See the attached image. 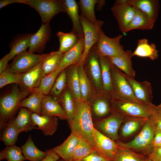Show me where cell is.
<instances>
[{"label": "cell", "mask_w": 161, "mask_h": 161, "mask_svg": "<svg viewBox=\"0 0 161 161\" xmlns=\"http://www.w3.org/2000/svg\"><path fill=\"white\" fill-rule=\"evenodd\" d=\"M75 102V113L73 121L69 124L71 133L87 142L95 149L92 132L94 125L89 102L83 100Z\"/></svg>", "instance_id": "obj_1"}, {"label": "cell", "mask_w": 161, "mask_h": 161, "mask_svg": "<svg viewBox=\"0 0 161 161\" xmlns=\"http://www.w3.org/2000/svg\"><path fill=\"white\" fill-rule=\"evenodd\" d=\"M31 92L18 88L15 84L10 92L4 95L0 99V129L3 130L12 119L20 102Z\"/></svg>", "instance_id": "obj_2"}, {"label": "cell", "mask_w": 161, "mask_h": 161, "mask_svg": "<svg viewBox=\"0 0 161 161\" xmlns=\"http://www.w3.org/2000/svg\"><path fill=\"white\" fill-rule=\"evenodd\" d=\"M156 130V123L151 115L134 139L127 143L118 142L117 143L120 147L147 152L148 154L153 148V141Z\"/></svg>", "instance_id": "obj_3"}, {"label": "cell", "mask_w": 161, "mask_h": 161, "mask_svg": "<svg viewBox=\"0 0 161 161\" xmlns=\"http://www.w3.org/2000/svg\"><path fill=\"white\" fill-rule=\"evenodd\" d=\"M111 96L112 113L125 117L148 118L151 115L152 107L147 108L114 95Z\"/></svg>", "instance_id": "obj_4"}, {"label": "cell", "mask_w": 161, "mask_h": 161, "mask_svg": "<svg viewBox=\"0 0 161 161\" xmlns=\"http://www.w3.org/2000/svg\"><path fill=\"white\" fill-rule=\"evenodd\" d=\"M111 66L112 86V91L111 94L145 107L151 108V107L144 104L136 98L124 73L111 62Z\"/></svg>", "instance_id": "obj_5"}, {"label": "cell", "mask_w": 161, "mask_h": 161, "mask_svg": "<svg viewBox=\"0 0 161 161\" xmlns=\"http://www.w3.org/2000/svg\"><path fill=\"white\" fill-rule=\"evenodd\" d=\"M22 4L30 6L38 12L41 18L42 25L49 24L55 16L65 12L62 0H24Z\"/></svg>", "instance_id": "obj_6"}, {"label": "cell", "mask_w": 161, "mask_h": 161, "mask_svg": "<svg viewBox=\"0 0 161 161\" xmlns=\"http://www.w3.org/2000/svg\"><path fill=\"white\" fill-rule=\"evenodd\" d=\"M80 18L83 32L84 47L81 58L77 64L83 66L90 50L98 41L103 22L100 21L97 24H92L81 14Z\"/></svg>", "instance_id": "obj_7"}, {"label": "cell", "mask_w": 161, "mask_h": 161, "mask_svg": "<svg viewBox=\"0 0 161 161\" xmlns=\"http://www.w3.org/2000/svg\"><path fill=\"white\" fill-rule=\"evenodd\" d=\"M83 66L95 91L103 90L101 70L99 58L94 46L89 53Z\"/></svg>", "instance_id": "obj_8"}, {"label": "cell", "mask_w": 161, "mask_h": 161, "mask_svg": "<svg viewBox=\"0 0 161 161\" xmlns=\"http://www.w3.org/2000/svg\"><path fill=\"white\" fill-rule=\"evenodd\" d=\"M48 54H36L28 51L20 53L14 58L9 70L12 73L22 74L40 64Z\"/></svg>", "instance_id": "obj_9"}, {"label": "cell", "mask_w": 161, "mask_h": 161, "mask_svg": "<svg viewBox=\"0 0 161 161\" xmlns=\"http://www.w3.org/2000/svg\"><path fill=\"white\" fill-rule=\"evenodd\" d=\"M122 37V35H118L110 38L106 35L102 30L98 41L94 47L98 55L102 56L111 57L122 55L125 52L120 44Z\"/></svg>", "instance_id": "obj_10"}, {"label": "cell", "mask_w": 161, "mask_h": 161, "mask_svg": "<svg viewBox=\"0 0 161 161\" xmlns=\"http://www.w3.org/2000/svg\"><path fill=\"white\" fill-rule=\"evenodd\" d=\"M92 132L95 143V149L108 160L114 161L119 148L117 143L105 135L94 127Z\"/></svg>", "instance_id": "obj_11"}, {"label": "cell", "mask_w": 161, "mask_h": 161, "mask_svg": "<svg viewBox=\"0 0 161 161\" xmlns=\"http://www.w3.org/2000/svg\"><path fill=\"white\" fill-rule=\"evenodd\" d=\"M111 94L103 90L95 91L88 101L92 116L105 117L112 113Z\"/></svg>", "instance_id": "obj_12"}, {"label": "cell", "mask_w": 161, "mask_h": 161, "mask_svg": "<svg viewBox=\"0 0 161 161\" xmlns=\"http://www.w3.org/2000/svg\"><path fill=\"white\" fill-rule=\"evenodd\" d=\"M125 118V117L121 115L112 113L97 122L94 127L101 133L115 141L119 138L118 130Z\"/></svg>", "instance_id": "obj_13"}, {"label": "cell", "mask_w": 161, "mask_h": 161, "mask_svg": "<svg viewBox=\"0 0 161 161\" xmlns=\"http://www.w3.org/2000/svg\"><path fill=\"white\" fill-rule=\"evenodd\" d=\"M111 10L120 30L123 33L125 28L134 18L136 9L128 4L126 0H118L115 1Z\"/></svg>", "instance_id": "obj_14"}, {"label": "cell", "mask_w": 161, "mask_h": 161, "mask_svg": "<svg viewBox=\"0 0 161 161\" xmlns=\"http://www.w3.org/2000/svg\"><path fill=\"white\" fill-rule=\"evenodd\" d=\"M123 73L136 98L144 104L152 106L153 95L150 83L147 81H138Z\"/></svg>", "instance_id": "obj_15"}, {"label": "cell", "mask_w": 161, "mask_h": 161, "mask_svg": "<svg viewBox=\"0 0 161 161\" xmlns=\"http://www.w3.org/2000/svg\"><path fill=\"white\" fill-rule=\"evenodd\" d=\"M42 78L41 62L32 69L21 74L20 88L32 93L38 86Z\"/></svg>", "instance_id": "obj_16"}, {"label": "cell", "mask_w": 161, "mask_h": 161, "mask_svg": "<svg viewBox=\"0 0 161 161\" xmlns=\"http://www.w3.org/2000/svg\"><path fill=\"white\" fill-rule=\"evenodd\" d=\"M51 35V30L49 24L41 25L38 31L32 36L28 51L34 53L42 52Z\"/></svg>", "instance_id": "obj_17"}, {"label": "cell", "mask_w": 161, "mask_h": 161, "mask_svg": "<svg viewBox=\"0 0 161 161\" xmlns=\"http://www.w3.org/2000/svg\"><path fill=\"white\" fill-rule=\"evenodd\" d=\"M32 119L34 124L38 129L41 131L46 136L52 135L57 130L58 125L57 117L41 115L32 113Z\"/></svg>", "instance_id": "obj_18"}, {"label": "cell", "mask_w": 161, "mask_h": 161, "mask_svg": "<svg viewBox=\"0 0 161 161\" xmlns=\"http://www.w3.org/2000/svg\"><path fill=\"white\" fill-rule=\"evenodd\" d=\"M84 47L83 36L79 38L78 42L72 48L64 53L63 59L58 68L62 71L71 65L78 64L81 58Z\"/></svg>", "instance_id": "obj_19"}, {"label": "cell", "mask_w": 161, "mask_h": 161, "mask_svg": "<svg viewBox=\"0 0 161 161\" xmlns=\"http://www.w3.org/2000/svg\"><path fill=\"white\" fill-rule=\"evenodd\" d=\"M65 13L71 19L72 23V31L79 38L83 36V30L79 15V5L75 0H63Z\"/></svg>", "instance_id": "obj_20"}, {"label": "cell", "mask_w": 161, "mask_h": 161, "mask_svg": "<svg viewBox=\"0 0 161 161\" xmlns=\"http://www.w3.org/2000/svg\"><path fill=\"white\" fill-rule=\"evenodd\" d=\"M41 115L67 120V116L58 101L49 95H44L43 98Z\"/></svg>", "instance_id": "obj_21"}, {"label": "cell", "mask_w": 161, "mask_h": 161, "mask_svg": "<svg viewBox=\"0 0 161 161\" xmlns=\"http://www.w3.org/2000/svg\"><path fill=\"white\" fill-rule=\"evenodd\" d=\"M78 140V137L71 133L62 143L53 148L52 149L62 160L67 161H72Z\"/></svg>", "instance_id": "obj_22"}, {"label": "cell", "mask_w": 161, "mask_h": 161, "mask_svg": "<svg viewBox=\"0 0 161 161\" xmlns=\"http://www.w3.org/2000/svg\"><path fill=\"white\" fill-rule=\"evenodd\" d=\"M127 2L155 22L158 16L159 1L156 0H126Z\"/></svg>", "instance_id": "obj_23"}, {"label": "cell", "mask_w": 161, "mask_h": 161, "mask_svg": "<svg viewBox=\"0 0 161 161\" xmlns=\"http://www.w3.org/2000/svg\"><path fill=\"white\" fill-rule=\"evenodd\" d=\"M78 67L77 64H75L65 69L67 77V87L75 101L82 100L79 87Z\"/></svg>", "instance_id": "obj_24"}, {"label": "cell", "mask_w": 161, "mask_h": 161, "mask_svg": "<svg viewBox=\"0 0 161 161\" xmlns=\"http://www.w3.org/2000/svg\"><path fill=\"white\" fill-rule=\"evenodd\" d=\"M132 53L131 50H127L122 55L107 57L117 67L123 72L125 74L134 78L135 72L132 66Z\"/></svg>", "instance_id": "obj_25"}, {"label": "cell", "mask_w": 161, "mask_h": 161, "mask_svg": "<svg viewBox=\"0 0 161 161\" xmlns=\"http://www.w3.org/2000/svg\"><path fill=\"white\" fill-rule=\"evenodd\" d=\"M136 9L134 18L125 28L123 34L133 30H150L153 28L155 22L144 13Z\"/></svg>", "instance_id": "obj_26"}, {"label": "cell", "mask_w": 161, "mask_h": 161, "mask_svg": "<svg viewBox=\"0 0 161 161\" xmlns=\"http://www.w3.org/2000/svg\"><path fill=\"white\" fill-rule=\"evenodd\" d=\"M32 113L27 109L21 108L16 117L13 119L14 123L20 133L38 129L32 121Z\"/></svg>", "instance_id": "obj_27"}, {"label": "cell", "mask_w": 161, "mask_h": 161, "mask_svg": "<svg viewBox=\"0 0 161 161\" xmlns=\"http://www.w3.org/2000/svg\"><path fill=\"white\" fill-rule=\"evenodd\" d=\"M32 34L29 33L21 35L13 40L10 44V52L5 55L9 61L17 55L26 51L29 47Z\"/></svg>", "instance_id": "obj_28"}, {"label": "cell", "mask_w": 161, "mask_h": 161, "mask_svg": "<svg viewBox=\"0 0 161 161\" xmlns=\"http://www.w3.org/2000/svg\"><path fill=\"white\" fill-rule=\"evenodd\" d=\"M132 55L133 56L148 58L151 60L157 59L158 56L156 45L153 43L149 44L148 39L145 38L138 41L137 46Z\"/></svg>", "instance_id": "obj_29"}, {"label": "cell", "mask_w": 161, "mask_h": 161, "mask_svg": "<svg viewBox=\"0 0 161 161\" xmlns=\"http://www.w3.org/2000/svg\"><path fill=\"white\" fill-rule=\"evenodd\" d=\"M25 160L30 161H40L46 157L47 152L38 149L35 146L31 135H30L27 141L20 147Z\"/></svg>", "instance_id": "obj_30"}, {"label": "cell", "mask_w": 161, "mask_h": 161, "mask_svg": "<svg viewBox=\"0 0 161 161\" xmlns=\"http://www.w3.org/2000/svg\"><path fill=\"white\" fill-rule=\"evenodd\" d=\"M64 53L58 50L48 53L41 62L43 78L57 69L59 66Z\"/></svg>", "instance_id": "obj_31"}, {"label": "cell", "mask_w": 161, "mask_h": 161, "mask_svg": "<svg viewBox=\"0 0 161 161\" xmlns=\"http://www.w3.org/2000/svg\"><path fill=\"white\" fill-rule=\"evenodd\" d=\"M78 66L79 87L82 99V100L88 101L93 95L95 91L83 66L78 65Z\"/></svg>", "instance_id": "obj_32"}, {"label": "cell", "mask_w": 161, "mask_h": 161, "mask_svg": "<svg viewBox=\"0 0 161 161\" xmlns=\"http://www.w3.org/2000/svg\"><path fill=\"white\" fill-rule=\"evenodd\" d=\"M60 103L67 117L69 124L72 122L75 109V100L67 87L57 100Z\"/></svg>", "instance_id": "obj_33"}, {"label": "cell", "mask_w": 161, "mask_h": 161, "mask_svg": "<svg viewBox=\"0 0 161 161\" xmlns=\"http://www.w3.org/2000/svg\"><path fill=\"white\" fill-rule=\"evenodd\" d=\"M99 56L101 70L103 90L111 94L112 86L111 61L107 57L100 55Z\"/></svg>", "instance_id": "obj_34"}, {"label": "cell", "mask_w": 161, "mask_h": 161, "mask_svg": "<svg viewBox=\"0 0 161 161\" xmlns=\"http://www.w3.org/2000/svg\"><path fill=\"white\" fill-rule=\"evenodd\" d=\"M28 97L21 101L19 108H25L33 113L41 115L42 100L44 95L36 92H33Z\"/></svg>", "instance_id": "obj_35"}, {"label": "cell", "mask_w": 161, "mask_h": 161, "mask_svg": "<svg viewBox=\"0 0 161 161\" xmlns=\"http://www.w3.org/2000/svg\"><path fill=\"white\" fill-rule=\"evenodd\" d=\"M149 117H126L121 129L122 135L127 137L131 135L144 125Z\"/></svg>", "instance_id": "obj_36"}, {"label": "cell", "mask_w": 161, "mask_h": 161, "mask_svg": "<svg viewBox=\"0 0 161 161\" xmlns=\"http://www.w3.org/2000/svg\"><path fill=\"white\" fill-rule=\"evenodd\" d=\"M100 1L97 0H80L79 2L81 14L88 21L93 24H97L101 21L97 19L95 12V5Z\"/></svg>", "instance_id": "obj_37"}, {"label": "cell", "mask_w": 161, "mask_h": 161, "mask_svg": "<svg viewBox=\"0 0 161 161\" xmlns=\"http://www.w3.org/2000/svg\"><path fill=\"white\" fill-rule=\"evenodd\" d=\"M56 35L60 44L58 51L64 53L72 48L77 43L79 38L72 31L69 32L59 31L57 32Z\"/></svg>", "instance_id": "obj_38"}, {"label": "cell", "mask_w": 161, "mask_h": 161, "mask_svg": "<svg viewBox=\"0 0 161 161\" xmlns=\"http://www.w3.org/2000/svg\"><path fill=\"white\" fill-rule=\"evenodd\" d=\"M3 130L1 140L6 146L15 145L20 133L14 123L13 119L7 123Z\"/></svg>", "instance_id": "obj_39"}, {"label": "cell", "mask_w": 161, "mask_h": 161, "mask_svg": "<svg viewBox=\"0 0 161 161\" xmlns=\"http://www.w3.org/2000/svg\"><path fill=\"white\" fill-rule=\"evenodd\" d=\"M61 72L58 68L43 78L38 86L32 92H38L44 95H49L56 78Z\"/></svg>", "instance_id": "obj_40"}, {"label": "cell", "mask_w": 161, "mask_h": 161, "mask_svg": "<svg viewBox=\"0 0 161 161\" xmlns=\"http://www.w3.org/2000/svg\"><path fill=\"white\" fill-rule=\"evenodd\" d=\"M67 87V77L65 69L60 73L56 78L50 92V95L58 100Z\"/></svg>", "instance_id": "obj_41"}, {"label": "cell", "mask_w": 161, "mask_h": 161, "mask_svg": "<svg viewBox=\"0 0 161 161\" xmlns=\"http://www.w3.org/2000/svg\"><path fill=\"white\" fill-rule=\"evenodd\" d=\"M6 159L7 161H24L25 160L21 148L16 145L6 146L0 152V160Z\"/></svg>", "instance_id": "obj_42"}, {"label": "cell", "mask_w": 161, "mask_h": 161, "mask_svg": "<svg viewBox=\"0 0 161 161\" xmlns=\"http://www.w3.org/2000/svg\"><path fill=\"white\" fill-rule=\"evenodd\" d=\"M147 159L131 150L119 146L114 161H147Z\"/></svg>", "instance_id": "obj_43"}, {"label": "cell", "mask_w": 161, "mask_h": 161, "mask_svg": "<svg viewBox=\"0 0 161 161\" xmlns=\"http://www.w3.org/2000/svg\"><path fill=\"white\" fill-rule=\"evenodd\" d=\"M95 150V149L87 142L79 138L72 161L80 160L88 156Z\"/></svg>", "instance_id": "obj_44"}, {"label": "cell", "mask_w": 161, "mask_h": 161, "mask_svg": "<svg viewBox=\"0 0 161 161\" xmlns=\"http://www.w3.org/2000/svg\"><path fill=\"white\" fill-rule=\"evenodd\" d=\"M21 78V74L10 72L8 68L6 70L0 74V89L8 84L12 83L19 85Z\"/></svg>", "instance_id": "obj_45"}, {"label": "cell", "mask_w": 161, "mask_h": 161, "mask_svg": "<svg viewBox=\"0 0 161 161\" xmlns=\"http://www.w3.org/2000/svg\"><path fill=\"white\" fill-rule=\"evenodd\" d=\"M151 116L156 123L157 129L161 131V112L154 105L151 108Z\"/></svg>", "instance_id": "obj_46"}, {"label": "cell", "mask_w": 161, "mask_h": 161, "mask_svg": "<svg viewBox=\"0 0 161 161\" xmlns=\"http://www.w3.org/2000/svg\"><path fill=\"white\" fill-rule=\"evenodd\" d=\"M109 160L95 150L86 157L78 161H106Z\"/></svg>", "instance_id": "obj_47"}, {"label": "cell", "mask_w": 161, "mask_h": 161, "mask_svg": "<svg viewBox=\"0 0 161 161\" xmlns=\"http://www.w3.org/2000/svg\"><path fill=\"white\" fill-rule=\"evenodd\" d=\"M148 158L152 161L161 157V146L154 147L148 154Z\"/></svg>", "instance_id": "obj_48"}, {"label": "cell", "mask_w": 161, "mask_h": 161, "mask_svg": "<svg viewBox=\"0 0 161 161\" xmlns=\"http://www.w3.org/2000/svg\"><path fill=\"white\" fill-rule=\"evenodd\" d=\"M47 154L46 157L40 161H58L59 157L53 151L52 149L46 150Z\"/></svg>", "instance_id": "obj_49"}, {"label": "cell", "mask_w": 161, "mask_h": 161, "mask_svg": "<svg viewBox=\"0 0 161 161\" xmlns=\"http://www.w3.org/2000/svg\"><path fill=\"white\" fill-rule=\"evenodd\" d=\"M153 147L161 146V131L157 129L153 141Z\"/></svg>", "instance_id": "obj_50"}, {"label": "cell", "mask_w": 161, "mask_h": 161, "mask_svg": "<svg viewBox=\"0 0 161 161\" xmlns=\"http://www.w3.org/2000/svg\"><path fill=\"white\" fill-rule=\"evenodd\" d=\"M7 59L6 55L4 56L0 60V74L6 70L8 68Z\"/></svg>", "instance_id": "obj_51"}, {"label": "cell", "mask_w": 161, "mask_h": 161, "mask_svg": "<svg viewBox=\"0 0 161 161\" xmlns=\"http://www.w3.org/2000/svg\"><path fill=\"white\" fill-rule=\"evenodd\" d=\"M24 0H0V9L10 4L15 3H22Z\"/></svg>", "instance_id": "obj_52"}, {"label": "cell", "mask_w": 161, "mask_h": 161, "mask_svg": "<svg viewBox=\"0 0 161 161\" xmlns=\"http://www.w3.org/2000/svg\"><path fill=\"white\" fill-rule=\"evenodd\" d=\"M156 108L161 112V103L157 106H156Z\"/></svg>", "instance_id": "obj_53"}, {"label": "cell", "mask_w": 161, "mask_h": 161, "mask_svg": "<svg viewBox=\"0 0 161 161\" xmlns=\"http://www.w3.org/2000/svg\"><path fill=\"white\" fill-rule=\"evenodd\" d=\"M153 161H161V157Z\"/></svg>", "instance_id": "obj_54"}, {"label": "cell", "mask_w": 161, "mask_h": 161, "mask_svg": "<svg viewBox=\"0 0 161 161\" xmlns=\"http://www.w3.org/2000/svg\"><path fill=\"white\" fill-rule=\"evenodd\" d=\"M147 161H152L150 159H149L148 158Z\"/></svg>", "instance_id": "obj_55"}, {"label": "cell", "mask_w": 161, "mask_h": 161, "mask_svg": "<svg viewBox=\"0 0 161 161\" xmlns=\"http://www.w3.org/2000/svg\"><path fill=\"white\" fill-rule=\"evenodd\" d=\"M58 161H65V160H59V161H58Z\"/></svg>", "instance_id": "obj_56"}, {"label": "cell", "mask_w": 161, "mask_h": 161, "mask_svg": "<svg viewBox=\"0 0 161 161\" xmlns=\"http://www.w3.org/2000/svg\"><path fill=\"white\" fill-rule=\"evenodd\" d=\"M106 161H111V160H106Z\"/></svg>", "instance_id": "obj_57"}]
</instances>
